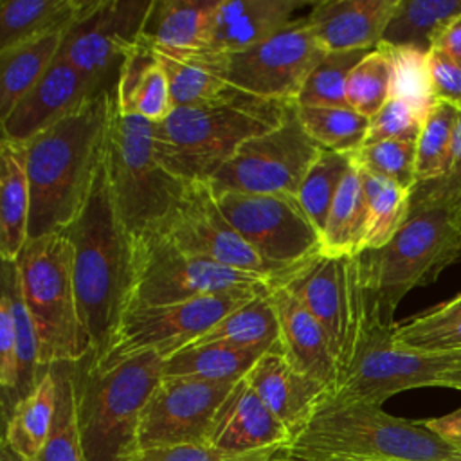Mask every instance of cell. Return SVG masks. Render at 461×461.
<instances>
[{
  "mask_svg": "<svg viewBox=\"0 0 461 461\" xmlns=\"http://www.w3.org/2000/svg\"><path fill=\"white\" fill-rule=\"evenodd\" d=\"M113 113V90L85 101L29 142V238L65 232L81 212L104 162Z\"/></svg>",
  "mask_w": 461,
  "mask_h": 461,
  "instance_id": "obj_1",
  "label": "cell"
},
{
  "mask_svg": "<svg viewBox=\"0 0 461 461\" xmlns=\"http://www.w3.org/2000/svg\"><path fill=\"white\" fill-rule=\"evenodd\" d=\"M351 322L339 380L324 402L382 405L387 398L418 387H436L461 353H420L398 346L378 303L366 286L357 256L349 259Z\"/></svg>",
  "mask_w": 461,
  "mask_h": 461,
  "instance_id": "obj_2",
  "label": "cell"
},
{
  "mask_svg": "<svg viewBox=\"0 0 461 461\" xmlns=\"http://www.w3.org/2000/svg\"><path fill=\"white\" fill-rule=\"evenodd\" d=\"M65 234L72 245L74 281L90 355L99 357L126 310L131 281V240L112 198L106 157L81 212Z\"/></svg>",
  "mask_w": 461,
  "mask_h": 461,
  "instance_id": "obj_3",
  "label": "cell"
},
{
  "mask_svg": "<svg viewBox=\"0 0 461 461\" xmlns=\"http://www.w3.org/2000/svg\"><path fill=\"white\" fill-rule=\"evenodd\" d=\"M164 357L155 351L115 362L92 355L72 362L81 445L86 461H128L137 452L140 414L164 378Z\"/></svg>",
  "mask_w": 461,
  "mask_h": 461,
  "instance_id": "obj_4",
  "label": "cell"
},
{
  "mask_svg": "<svg viewBox=\"0 0 461 461\" xmlns=\"http://www.w3.org/2000/svg\"><path fill=\"white\" fill-rule=\"evenodd\" d=\"M290 104L240 92L221 103L173 108L153 126L155 155L184 184H207L243 142L279 126Z\"/></svg>",
  "mask_w": 461,
  "mask_h": 461,
  "instance_id": "obj_5",
  "label": "cell"
},
{
  "mask_svg": "<svg viewBox=\"0 0 461 461\" xmlns=\"http://www.w3.org/2000/svg\"><path fill=\"white\" fill-rule=\"evenodd\" d=\"M281 452L375 461H448L461 450L423 420L396 418L373 403L324 402Z\"/></svg>",
  "mask_w": 461,
  "mask_h": 461,
  "instance_id": "obj_6",
  "label": "cell"
},
{
  "mask_svg": "<svg viewBox=\"0 0 461 461\" xmlns=\"http://www.w3.org/2000/svg\"><path fill=\"white\" fill-rule=\"evenodd\" d=\"M459 258L461 229L445 207L429 203H411L407 220L385 247L357 256L362 279L389 324L411 290L434 283Z\"/></svg>",
  "mask_w": 461,
  "mask_h": 461,
  "instance_id": "obj_7",
  "label": "cell"
},
{
  "mask_svg": "<svg viewBox=\"0 0 461 461\" xmlns=\"http://www.w3.org/2000/svg\"><path fill=\"white\" fill-rule=\"evenodd\" d=\"M14 263L23 301L36 328L41 367L77 362L90 355L77 303L68 236L58 232L29 238Z\"/></svg>",
  "mask_w": 461,
  "mask_h": 461,
  "instance_id": "obj_8",
  "label": "cell"
},
{
  "mask_svg": "<svg viewBox=\"0 0 461 461\" xmlns=\"http://www.w3.org/2000/svg\"><path fill=\"white\" fill-rule=\"evenodd\" d=\"M155 122L115 106L106 149L112 198L130 240L162 229L189 184L169 175L155 155Z\"/></svg>",
  "mask_w": 461,
  "mask_h": 461,
  "instance_id": "obj_9",
  "label": "cell"
},
{
  "mask_svg": "<svg viewBox=\"0 0 461 461\" xmlns=\"http://www.w3.org/2000/svg\"><path fill=\"white\" fill-rule=\"evenodd\" d=\"M279 285L263 276L189 254L160 230L131 241V281L126 310L182 303L220 292H272Z\"/></svg>",
  "mask_w": 461,
  "mask_h": 461,
  "instance_id": "obj_10",
  "label": "cell"
},
{
  "mask_svg": "<svg viewBox=\"0 0 461 461\" xmlns=\"http://www.w3.org/2000/svg\"><path fill=\"white\" fill-rule=\"evenodd\" d=\"M324 54L312 34L308 18L299 16L249 49L189 58L205 65L241 94L295 103L310 72Z\"/></svg>",
  "mask_w": 461,
  "mask_h": 461,
  "instance_id": "obj_11",
  "label": "cell"
},
{
  "mask_svg": "<svg viewBox=\"0 0 461 461\" xmlns=\"http://www.w3.org/2000/svg\"><path fill=\"white\" fill-rule=\"evenodd\" d=\"M322 148L303 128L292 103L283 122L243 142L207 182L214 194H294Z\"/></svg>",
  "mask_w": 461,
  "mask_h": 461,
  "instance_id": "obj_12",
  "label": "cell"
},
{
  "mask_svg": "<svg viewBox=\"0 0 461 461\" xmlns=\"http://www.w3.org/2000/svg\"><path fill=\"white\" fill-rule=\"evenodd\" d=\"M259 294L267 292L232 290L182 303L128 308L104 351L99 357H92L99 362H115L131 355L155 351L166 358L193 344L220 319Z\"/></svg>",
  "mask_w": 461,
  "mask_h": 461,
  "instance_id": "obj_13",
  "label": "cell"
},
{
  "mask_svg": "<svg viewBox=\"0 0 461 461\" xmlns=\"http://www.w3.org/2000/svg\"><path fill=\"white\" fill-rule=\"evenodd\" d=\"M214 200L225 220L270 263L295 267L322 250L321 232L294 194L229 191Z\"/></svg>",
  "mask_w": 461,
  "mask_h": 461,
  "instance_id": "obj_14",
  "label": "cell"
},
{
  "mask_svg": "<svg viewBox=\"0 0 461 461\" xmlns=\"http://www.w3.org/2000/svg\"><path fill=\"white\" fill-rule=\"evenodd\" d=\"M158 230L189 254L234 270L263 276L279 286H285L306 265H276L258 254L225 220L207 184H189L184 198Z\"/></svg>",
  "mask_w": 461,
  "mask_h": 461,
  "instance_id": "obj_15",
  "label": "cell"
},
{
  "mask_svg": "<svg viewBox=\"0 0 461 461\" xmlns=\"http://www.w3.org/2000/svg\"><path fill=\"white\" fill-rule=\"evenodd\" d=\"M151 0H90L68 29L59 56L97 90H113L128 52L140 40Z\"/></svg>",
  "mask_w": 461,
  "mask_h": 461,
  "instance_id": "obj_16",
  "label": "cell"
},
{
  "mask_svg": "<svg viewBox=\"0 0 461 461\" xmlns=\"http://www.w3.org/2000/svg\"><path fill=\"white\" fill-rule=\"evenodd\" d=\"M234 384L164 376L140 414L137 452L205 443L212 418Z\"/></svg>",
  "mask_w": 461,
  "mask_h": 461,
  "instance_id": "obj_17",
  "label": "cell"
},
{
  "mask_svg": "<svg viewBox=\"0 0 461 461\" xmlns=\"http://www.w3.org/2000/svg\"><path fill=\"white\" fill-rule=\"evenodd\" d=\"M99 92L58 54L38 83L2 119V139L25 144Z\"/></svg>",
  "mask_w": 461,
  "mask_h": 461,
  "instance_id": "obj_18",
  "label": "cell"
},
{
  "mask_svg": "<svg viewBox=\"0 0 461 461\" xmlns=\"http://www.w3.org/2000/svg\"><path fill=\"white\" fill-rule=\"evenodd\" d=\"M292 432L270 412L245 378L234 384L216 411L205 445L232 454L283 450Z\"/></svg>",
  "mask_w": 461,
  "mask_h": 461,
  "instance_id": "obj_19",
  "label": "cell"
},
{
  "mask_svg": "<svg viewBox=\"0 0 461 461\" xmlns=\"http://www.w3.org/2000/svg\"><path fill=\"white\" fill-rule=\"evenodd\" d=\"M349 259L319 254L285 285L324 328L339 367L351 322Z\"/></svg>",
  "mask_w": 461,
  "mask_h": 461,
  "instance_id": "obj_20",
  "label": "cell"
},
{
  "mask_svg": "<svg viewBox=\"0 0 461 461\" xmlns=\"http://www.w3.org/2000/svg\"><path fill=\"white\" fill-rule=\"evenodd\" d=\"M245 380L270 412L292 432V439L330 394L322 384L295 369L281 348L261 355Z\"/></svg>",
  "mask_w": 461,
  "mask_h": 461,
  "instance_id": "obj_21",
  "label": "cell"
},
{
  "mask_svg": "<svg viewBox=\"0 0 461 461\" xmlns=\"http://www.w3.org/2000/svg\"><path fill=\"white\" fill-rule=\"evenodd\" d=\"M396 7L398 0H321L306 18L326 54L373 50L382 43Z\"/></svg>",
  "mask_w": 461,
  "mask_h": 461,
  "instance_id": "obj_22",
  "label": "cell"
},
{
  "mask_svg": "<svg viewBox=\"0 0 461 461\" xmlns=\"http://www.w3.org/2000/svg\"><path fill=\"white\" fill-rule=\"evenodd\" d=\"M270 297L279 321L283 355L295 369L322 384L331 394L339 380V360L324 328L286 286L272 290Z\"/></svg>",
  "mask_w": 461,
  "mask_h": 461,
  "instance_id": "obj_23",
  "label": "cell"
},
{
  "mask_svg": "<svg viewBox=\"0 0 461 461\" xmlns=\"http://www.w3.org/2000/svg\"><path fill=\"white\" fill-rule=\"evenodd\" d=\"M313 4L301 0H218L207 47L202 54L249 49L290 23L297 9Z\"/></svg>",
  "mask_w": 461,
  "mask_h": 461,
  "instance_id": "obj_24",
  "label": "cell"
},
{
  "mask_svg": "<svg viewBox=\"0 0 461 461\" xmlns=\"http://www.w3.org/2000/svg\"><path fill=\"white\" fill-rule=\"evenodd\" d=\"M216 5L218 0H151L140 41L173 56L202 54Z\"/></svg>",
  "mask_w": 461,
  "mask_h": 461,
  "instance_id": "obj_25",
  "label": "cell"
},
{
  "mask_svg": "<svg viewBox=\"0 0 461 461\" xmlns=\"http://www.w3.org/2000/svg\"><path fill=\"white\" fill-rule=\"evenodd\" d=\"M115 106L122 113H135L149 122H162L173 110L167 77L155 50L144 41L124 58L113 88Z\"/></svg>",
  "mask_w": 461,
  "mask_h": 461,
  "instance_id": "obj_26",
  "label": "cell"
},
{
  "mask_svg": "<svg viewBox=\"0 0 461 461\" xmlns=\"http://www.w3.org/2000/svg\"><path fill=\"white\" fill-rule=\"evenodd\" d=\"M0 162V258L14 263L29 241L31 187L25 146L2 139Z\"/></svg>",
  "mask_w": 461,
  "mask_h": 461,
  "instance_id": "obj_27",
  "label": "cell"
},
{
  "mask_svg": "<svg viewBox=\"0 0 461 461\" xmlns=\"http://www.w3.org/2000/svg\"><path fill=\"white\" fill-rule=\"evenodd\" d=\"M90 0H2L0 50L68 31L88 7Z\"/></svg>",
  "mask_w": 461,
  "mask_h": 461,
  "instance_id": "obj_28",
  "label": "cell"
},
{
  "mask_svg": "<svg viewBox=\"0 0 461 461\" xmlns=\"http://www.w3.org/2000/svg\"><path fill=\"white\" fill-rule=\"evenodd\" d=\"M56 409V378L49 367L34 389L4 420L2 443L20 461H38L50 434Z\"/></svg>",
  "mask_w": 461,
  "mask_h": 461,
  "instance_id": "obj_29",
  "label": "cell"
},
{
  "mask_svg": "<svg viewBox=\"0 0 461 461\" xmlns=\"http://www.w3.org/2000/svg\"><path fill=\"white\" fill-rule=\"evenodd\" d=\"M261 351L234 348L225 342L189 344L164 358V376L205 382H240L261 358Z\"/></svg>",
  "mask_w": 461,
  "mask_h": 461,
  "instance_id": "obj_30",
  "label": "cell"
},
{
  "mask_svg": "<svg viewBox=\"0 0 461 461\" xmlns=\"http://www.w3.org/2000/svg\"><path fill=\"white\" fill-rule=\"evenodd\" d=\"M67 32L58 31L0 50V121L47 72L58 58Z\"/></svg>",
  "mask_w": 461,
  "mask_h": 461,
  "instance_id": "obj_31",
  "label": "cell"
},
{
  "mask_svg": "<svg viewBox=\"0 0 461 461\" xmlns=\"http://www.w3.org/2000/svg\"><path fill=\"white\" fill-rule=\"evenodd\" d=\"M270 294L272 292L259 294L238 306L193 344L225 342L234 348L261 353L279 348V321Z\"/></svg>",
  "mask_w": 461,
  "mask_h": 461,
  "instance_id": "obj_32",
  "label": "cell"
},
{
  "mask_svg": "<svg viewBox=\"0 0 461 461\" xmlns=\"http://www.w3.org/2000/svg\"><path fill=\"white\" fill-rule=\"evenodd\" d=\"M367 225V202L364 196L360 173L353 164L344 176L328 212L322 230L321 254L331 258H355L362 254Z\"/></svg>",
  "mask_w": 461,
  "mask_h": 461,
  "instance_id": "obj_33",
  "label": "cell"
},
{
  "mask_svg": "<svg viewBox=\"0 0 461 461\" xmlns=\"http://www.w3.org/2000/svg\"><path fill=\"white\" fill-rule=\"evenodd\" d=\"M457 14H461V0H398L382 43L429 52L438 32Z\"/></svg>",
  "mask_w": 461,
  "mask_h": 461,
  "instance_id": "obj_34",
  "label": "cell"
},
{
  "mask_svg": "<svg viewBox=\"0 0 461 461\" xmlns=\"http://www.w3.org/2000/svg\"><path fill=\"white\" fill-rule=\"evenodd\" d=\"M367 202V225L362 252L385 247L407 220L411 189L357 167Z\"/></svg>",
  "mask_w": 461,
  "mask_h": 461,
  "instance_id": "obj_35",
  "label": "cell"
},
{
  "mask_svg": "<svg viewBox=\"0 0 461 461\" xmlns=\"http://www.w3.org/2000/svg\"><path fill=\"white\" fill-rule=\"evenodd\" d=\"M167 85L173 108L203 106L232 99L240 92L196 59L155 50Z\"/></svg>",
  "mask_w": 461,
  "mask_h": 461,
  "instance_id": "obj_36",
  "label": "cell"
},
{
  "mask_svg": "<svg viewBox=\"0 0 461 461\" xmlns=\"http://www.w3.org/2000/svg\"><path fill=\"white\" fill-rule=\"evenodd\" d=\"M2 292L7 294L14 335H16V353H18V389H16V403L27 396L34 385L40 382L47 369L41 367L40 362V344L32 317L23 301L20 276L16 263L2 261Z\"/></svg>",
  "mask_w": 461,
  "mask_h": 461,
  "instance_id": "obj_37",
  "label": "cell"
},
{
  "mask_svg": "<svg viewBox=\"0 0 461 461\" xmlns=\"http://www.w3.org/2000/svg\"><path fill=\"white\" fill-rule=\"evenodd\" d=\"M297 117L306 133L322 148L337 153H355L367 137L369 117L349 106H297Z\"/></svg>",
  "mask_w": 461,
  "mask_h": 461,
  "instance_id": "obj_38",
  "label": "cell"
},
{
  "mask_svg": "<svg viewBox=\"0 0 461 461\" xmlns=\"http://www.w3.org/2000/svg\"><path fill=\"white\" fill-rule=\"evenodd\" d=\"M56 378V409L50 434L38 461H86L76 414L72 362L50 366Z\"/></svg>",
  "mask_w": 461,
  "mask_h": 461,
  "instance_id": "obj_39",
  "label": "cell"
},
{
  "mask_svg": "<svg viewBox=\"0 0 461 461\" xmlns=\"http://www.w3.org/2000/svg\"><path fill=\"white\" fill-rule=\"evenodd\" d=\"M459 115L461 108L443 101H436L425 115L416 140V184L445 175Z\"/></svg>",
  "mask_w": 461,
  "mask_h": 461,
  "instance_id": "obj_40",
  "label": "cell"
},
{
  "mask_svg": "<svg viewBox=\"0 0 461 461\" xmlns=\"http://www.w3.org/2000/svg\"><path fill=\"white\" fill-rule=\"evenodd\" d=\"M351 166V155L322 149L299 187L297 200L315 229L321 232V238L331 203Z\"/></svg>",
  "mask_w": 461,
  "mask_h": 461,
  "instance_id": "obj_41",
  "label": "cell"
},
{
  "mask_svg": "<svg viewBox=\"0 0 461 461\" xmlns=\"http://www.w3.org/2000/svg\"><path fill=\"white\" fill-rule=\"evenodd\" d=\"M391 59L387 50L378 45L351 70L346 83L348 106L371 119L391 99Z\"/></svg>",
  "mask_w": 461,
  "mask_h": 461,
  "instance_id": "obj_42",
  "label": "cell"
},
{
  "mask_svg": "<svg viewBox=\"0 0 461 461\" xmlns=\"http://www.w3.org/2000/svg\"><path fill=\"white\" fill-rule=\"evenodd\" d=\"M369 50L328 52L310 72L299 97L297 106H348L346 83L355 65Z\"/></svg>",
  "mask_w": 461,
  "mask_h": 461,
  "instance_id": "obj_43",
  "label": "cell"
},
{
  "mask_svg": "<svg viewBox=\"0 0 461 461\" xmlns=\"http://www.w3.org/2000/svg\"><path fill=\"white\" fill-rule=\"evenodd\" d=\"M391 59L393 85L391 97L412 106L423 119L436 103L429 76L427 52L414 47H391L380 43Z\"/></svg>",
  "mask_w": 461,
  "mask_h": 461,
  "instance_id": "obj_44",
  "label": "cell"
},
{
  "mask_svg": "<svg viewBox=\"0 0 461 461\" xmlns=\"http://www.w3.org/2000/svg\"><path fill=\"white\" fill-rule=\"evenodd\" d=\"M351 158L357 167L396 182L407 189H412L416 184V142H366L355 153H351Z\"/></svg>",
  "mask_w": 461,
  "mask_h": 461,
  "instance_id": "obj_45",
  "label": "cell"
},
{
  "mask_svg": "<svg viewBox=\"0 0 461 461\" xmlns=\"http://www.w3.org/2000/svg\"><path fill=\"white\" fill-rule=\"evenodd\" d=\"M423 117L407 103L391 97L371 119L366 142L411 140L416 142ZM364 142V144H366Z\"/></svg>",
  "mask_w": 461,
  "mask_h": 461,
  "instance_id": "obj_46",
  "label": "cell"
},
{
  "mask_svg": "<svg viewBox=\"0 0 461 461\" xmlns=\"http://www.w3.org/2000/svg\"><path fill=\"white\" fill-rule=\"evenodd\" d=\"M393 340L420 353H461V322L439 326H411L405 321L394 322Z\"/></svg>",
  "mask_w": 461,
  "mask_h": 461,
  "instance_id": "obj_47",
  "label": "cell"
},
{
  "mask_svg": "<svg viewBox=\"0 0 461 461\" xmlns=\"http://www.w3.org/2000/svg\"><path fill=\"white\" fill-rule=\"evenodd\" d=\"M279 452H250V454H232L223 452L205 443L198 445H176L162 447L151 450L135 452L128 461H276Z\"/></svg>",
  "mask_w": 461,
  "mask_h": 461,
  "instance_id": "obj_48",
  "label": "cell"
},
{
  "mask_svg": "<svg viewBox=\"0 0 461 461\" xmlns=\"http://www.w3.org/2000/svg\"><path fill=\"white\" fill-rule=\"evenodd\" d=\"M427 59L434 99L461 108V61L438 49H429Z\"/></svg>",
  "mask_w": 461,
  "mask_h": 461,
  "instance_id": "obj_49",
  "label": "cell"
},
{
  "mask_svg": "<svg viewBox=\"0 0 461 461\" xmlns=\"http://www.w3.org/2000/svg\"><path fill=\"white\" fill-rule=\"evenodd\" d=\"M405 322L411 326H439L461 322V294L409 317Z\"/></svg>",
  "mask_w": 461,
  "mask_h": 461,
  "instance_id": "obj_50",
  "label": "cell"
},
{
  "mask_svg": "<svg viewBox=\"0 0 461 461\" xmlns=\"http://www.w3.org/2000/svg\"><path fill=\"white\" fill-rule=\"evenodd\" d=\"M423 423L438 436H441L445 441L452 443L461 450V407L445 416L423 420Z\"/></svg>",
  "mask_w": 461,
  "mask_h": 461,
  "instance_id": "obj_51",
  "label": "cell"
},
{
  "mask_svg": "<svg viewBox=\"0 0 461 461\" xmlns=\"http://www.w3.org/2000/svg\"><path fill=\"white\" fill-rule=\"evenodd\" d=\"M447 52L448 56L461 61V14L452 18L434 38L432 47Z\"/></svg>",
  "mask_w": 461,
  "mask_h": 461,
  "instance_id": "obj_52",
  "label": "cell"
},
{
  "mask_svg": "<svg viewBox=\"0 0 461 461\" xmlns=\"http://www.w3.org/2000/svg\"><path fill=\"white\" fill-rule=\"evenodd\" d=\"M276 461H375V459H358V457H344V456H294L279 450Z\"/></svg>",
  "mask_w": 461,
  "mask_h": 461,
  "instance_id": "obj_53",
  "label": "cell"
},
{
  "mask_svg": "<svg viewBox=\"0 0 461 461\" xmlns=\"http://www.w3.org/2000/svg\"><path fill=\"white\" fill-rule=\"evenodd\" d=\"M436 387H448V389H457L461 391V360L448 367L438 380Z\"/></svg>",
  "mask_w": 461,
  "mask_h": 461,
  "instance_id": "obj_54",
  "label": "cell"
},
{
  "mask_svg": "<svg viewBox=\"0 0 461 461\" xmlns=\"http://www.w3.org/2000/svg\"><path fill=\"white\" fill-rule=\"evenodd\" d=\"M448 461H461V452H457L452 459H448Z\"/></svg>",
  "mask_w": 461,
  "mask_h": 461,
  "instance_id": "obj_55",
  "label": "cell"
}]
</instances>
